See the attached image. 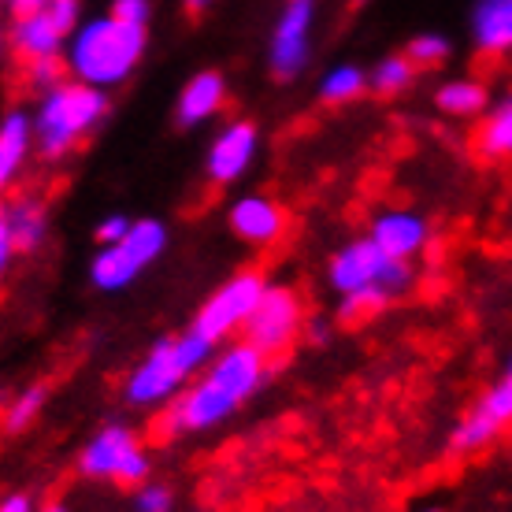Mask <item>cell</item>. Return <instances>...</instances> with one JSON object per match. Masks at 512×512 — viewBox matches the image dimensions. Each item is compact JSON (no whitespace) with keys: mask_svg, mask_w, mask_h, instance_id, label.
I'll return each mask as SVG.
<instances>
[{"mask_svg":"<svg viewBox=\"0 0 512 512\" xmlns=\"http://www.w3.org/2000/svg\"><path fill=\"white\" fill-rule=\"evenodd\" d=\"M264 379H268V357L256 346H249L245 338L227 342L223 349H216L205 372L167 405L164 431L175 438L212 431L231 420L249 397L260 394Z\"/></svg>","mask_w":512,"mask_h":512,"instance_id":"6da1fadb","label":"cell"},{"mask_svg":"<svg viewBox=\"0 0 512 512\" xmlns=\"http://www.w3.org/2000/svg\"><path fill=\"white\" fill-rule=\"evenodd\" d=\"M327 282L342 301V316L379 312L412 286V264L390 256L364 234L331 256Z\"/></svg>","mask_w":512,"mask_h":512,"instance_id":"7a4b0ae2","label":"cell"},{"mask_svg":"<svg viewBox=\"0 0 512 512\" xmlns=\"http://www.w3.org/2000/svg\"><path fill=\"white\" fill-rule=\"evenodd\" d=\"M145 26L123 23L116 15H93L78 26L64 49L67 75L97 86V90H116L138 71L145 56Z\"/></svg>","mask_w":512,"mask_h":512,"instance_id":"3957f363","label":"cell"},{"mask_svg":"<svg viewBox=\"0 0 512 512\" xmlns=\"http://www.w3.org/2000/svg\"><path fill=\"white\" fill-rule=\"evenodd\" d=\"M216 357V342L197 327L167 334L149 346V353L127 375V401L138 409H167Z\"/></svg>","mask_w":512,"mask_h":512,"instance_id":"277c9868","label":"cell"},{"mask_svg":"<svg viewBox=\"0 0 512 512\" xmlns=\"http://www.w3.org/2000/svg\"><path fill=\"white\" fill-rule=\"evenodd\" d=\"M104 116H108V90L86 86L78 78H64L60 86L41 93L34 104L38 153L45 160H64L101 127Z\"/></svg>","mask_w":512,"mask_h":512,"instance_id":"5b68a950","label":"cell"},{"mask_svg":"<svg viewBox=\"0 0 512 512\" xmlns=\"http://www.w3.org/2000/svg\"><path fill=\"white\" fill-rule=\"evenodd\" d=\"M167 249V227L160 219H134L130 231L112 245H101L90 264V279L97 290H127L153 268Z\"/></svg>","mask_w":512,"mask_h":512,"instance_id":"8992f818","label":"cell"},{"mask_svg":"<svg viewBox=\"0 0 512 512\" xmlns=\"http://www.w3.org/2000/svg\"><path fill=\"white\" fill-rule=\"evenodd\" d=\"M78 472L97 483H116V487H138L149 479V453L141 446V438L123 427L108 423L78 453Z\"/></svg>","mask_w":512,"mask_h":512,"instance_id":"52a82bcc","label":"cell"},{"mask_svg":"<svg viewBox=\"0 0 512 512\" xmlns=\"http://www.w3.org/2000/svg\"><path fill=\"white\" fill-rule=\"evenodd\" d=\"M264 290H268V279L260 271H238L208 294V301L193 316V327L208 334L216 346L219 342H234L245 331V323L253 320Z\"/></svg>","mask_w":512,"mask_h":512,"instance_id":"ba28073f","label":"cell"},{"mask_svg":"<svg viewBox=\"0 0 512 512\" xmlns=\"http://www.w3.org/2000/svg\"><path fill=\"white\" fill-rule=\"evenodd\" d=\"M78 0H49L30 15H12L8 45L23 64L38 60H64L71 34L78 30Z\"/></svg>","mask_w":512,"mask_h":512,"instance_id":"9c48e42d","label":"cell"},{"mask_svg":"<svg viewBox=\"0 0 512 512\" xmlns=\"http://www.w3.org/2000/svg\"><path fill=\"white\" fill-rule=\"evenodd\" d=\"M301 323H305V308H301V297L290 290V286H275L268 282V290L256 305L253 320L245 323L242 338L249 346H256L264 357H275L282 349L294 346V338L301 334Z\"/></svg>","mask_w":512,"mask_h":512,"instance_id":"30bf717a","label":"cell"},{"mask_svg":"<svg viewBox=\"0 0 512 512\" xmlns=\"http://www.w3.org/2000/svg\"><path fill=\"white\" fill-rule=\"evenodd\" d=\"M509 427H512V360L505 364V375H501L498 383L490 386L487 394L468 409V416L453 427L449 446H453V453H461V457H472V453H483L490 442H498Z\"/></svg>","mask_w":512,"mask_h":512,"instance_id":"8fae6325","label":"cell"},{"mask_svg":"<svg viewBox=\"0 0 512 512\" xmlns=\"http://www.w3.org/2000/svg\"><path fill=\"white\" fill-rule=\"evenodd\" d=\"M312 23H316V0H286L268 41L271 71L279 78H297L312 56Z\"/></svg>","mask_w":512,"mask_h":512,"instance_id":"7c38bea8","label":"cell"},{"mask_svg":"<svg viewBox=\"0 0 512 512\" xmlns=\"http://www.w3.org/2000/svg\"><path fill=\"white\" fill-rule=\"evenodd\" d=\"M260 153V130L249 119H234L219 130L205 153V171L216 186H231V182L245 179L249 167L256 164Z\"/></svg>","mask_w":512,"mask_h":512,"instance_id":"4fadbf2b","label":"cell"},{"mask_svg":"<svg viewBox=\"0 0 512 512\" xmlns=\"http://www.w3.org/2000/svg\"><path fill=\"white\" fill-rule=\"evenodd\" d=\"M49 238V208L38 197L8 201L0 212V264L8 268L15 256L38 253Z\"/></svg>","mask_w":512,"mask_h":512,"instance_id":"5bb4252c","label":"cell"},{"mask_svg":"<svg viewBox=\"0 0 512 512\" xmlns=\"http://www.w3.org/2000/svg\"><path fill=\"white\" fill-rule=\"evenodd\" d=\"M227 223H231V231L242 242L256 245V249H268L286 231V212H282L279 201H271L268 193H242L227 208Z\"/></svg>","mask_w":512,"mask_h":512,"instance_id":"9a60e30c","label":"cell"},{"mask_svg":"<svg viewBox=\"0 0 512 512\" xmlns=\"http://www.w3.org/2000/svg\"><path fill=\"white\" fill-rule=\"evenodd\" d=\"M368 238H372L379 249H386L397 260H416V256L427 249L431 242V227L420 212H409V208H386L372 219L368 227Z\"/></svg>","mask_w":512,"mask_h":512,"instance_id":"2e32d148","label":"cell"},{"mask_svg":"<svg viewBox=\"0 0 512 512\" xmlns=\"http://www.w3.org/2000/svg\"><path fill=\"white\" fill-rule=\"evenodd\" d=\"M38 153V130H34V112L12 108L0 119V182L12 186L23 175L26 160Z\"/></svg>","mask_w":512,"mask_h":512,"instance_id":"e0dca14e","label":"cell"},{"mask_svg":"<svg viewBox=\"0 0 512 512\" xmlns=\"http://www.w3.org/2000/svg\"><path fill=\"white\" fill-rule=\"evenodd\" d=\"M227 104V78L219 71H197V75L179 90L175 101V119L182 127H201L208 119H216Z\"/></svg>","mask_w":512,"mask_h":512,"instance_id":"ac0fdd59","label":"cell"},{"mask_svg":"<svg viewBox=\"0 0 512 512\" xmlns=\"http://www.w3.org/2000/svg\"><path fill=\"white\" fill-rule=\"evenodd\" d=\"M475 49L487 56L512 52V0H479L472 12Z\"/></svg>","mask_w":512,"mask_h":512,"instance_id":"d6986e66","label":"cell"},{"mask_svg":"<svg viewBox=\"0 0 512 512\" xmlns=\"http://www.w3.org/2000/svg\"><path fill=\"white\" fill-rule=\"evenodd\" d=\"M435 104L438 112L449 119H475V116H487L490 93L475 78H449V82H442L435 90Z\"/></svg>","mask_w":512,"mask_h":512,"instance_id":"ffe728a7","label":"cell"},{"mask_svg":"<svg viewBox=\"0 0 512 512\" xmlns=\"http://www.w3.org/2000/svg\"><path fill=\"white\" fill-rule=\"evenodd\" d=\"M479 153L487 160H512V93L487 108L479 123Z\"/></svg>","mask_w":512,"mask_h":512,"instance_id":"44dd1931","label":"cell"},{"mask_svg":"<svg viewBox=\"0 0 512 512\" xmlns=\"http://www.w3.org/2000/svg\"><path fill=\"white\" fill-rule=\"evenodd\" d=\"M364 90H372V75L357 64H334L331 71H323L320 78V101L323 104H349L364 97Z\"/></svg>","mask_w":512,"mask_h":512,"instance_id":"7402d4cb","label":"cell"},{"mask_svg":"<svg viewBox=\"0 0 512 512\" xmlns=\"http://www.w3.org/2000/svg\"><path fill=\"white\" fill-rule=\"evenodd\" d=\"M416 71H420V67L412 64L405 52H394V56H383L368 75H372L375 93H383V97H397V93H405L412 86Z\"/></svg>","mask_w":512,"mask_h":512,"instance_id":"603a6c76","label":"cell"},{"mask_svg":"<svg viewBox=\"0 0 512 512\" xmlns=\"http://www.w3.org/2000/svg\"><path fill=\"white\" fill-rule=\"evenodd\" d=\"M45 412V386H26L12 397L8 405V416H4V427L8 431H26L30 423H38V416Z\"/></svg>","mask_w":512,"mask_h":512,"instance_id":"cb8c5ba5","label":"cell"},{"mask_svg":"<svg viewBox=\"0 0 512 512\" xmlns=\"http://www.w3.org/2000/svg\"><path fill=\"white\" fill-rule=\"evenodd\" d=\"M405 56H409L420 71L423 67H438L449 56V41L442 38V34H416V38L405 45Z\"/></svg>","mask_w":512,"mask_h":512,"instance_id":"d4e9b609","label":"cell"},{"mask_svg":"<svg viewBox=\"0 0 512 512\" xmlns=\"http://www.w3.org/2000/svg\"><path fill=\"white\" fill-rule=\"evenodd\" d=\"M23 75H26V86L38 93H49L52 86H60L67 75V64L64 60H38V64H23Z\"/></svg>","mask_w":512,"mask_h":512,"instance_id":"484cf974","label":"cell"},{"mask_svg":"<svg viewBox=\"0 0 512 512\" xmlns=\"http://www.w3.org/2000/svg\"><path fill=\"white\" fill-rule=\"evenodd\" d=\"M175 509V494L164 483H141L138 494H134V512H171Z\"/></svg>","mask_w":512,"mask_h":512,"instance_id":"4316f807","label":"cell"},{"mask_svg":"<svg viewBox=\"0 0 512 512\" xmlns=\"http://www.w3.org/2000/svg\"><path fill=\"white\" fill-rule=\"evenodd\" d=\"M108 12L123 19V23H134V26H149V15H153V4L149 0H112V8Z\"/></svg>","mask_w":512,"mask_h":512,"instance_id":"83f0119b","label":"cell"},{"mask_svg":"<svg viewBox=\"0 0 512 512\" xmlns=\"http://www.w3.org/2000/svg\"><path fill=\"white\" fill-rule=\"evenodd\" d=\"M130 223H134V219H127V216H108V219H101V227H97V245L119 242V238H123V234L130 231Z\"/></svg>","mask_w":512,"mask_h":512,"instance_id":"f1b7e54d","label":"cell"},{"mask_svg":"<svg viewBox=\"0 0 512 512\" xmlns=\"http://www.w3.org/2000/svg\"><path fill=\"white\" fill-rule=\"evenodd\" d=\"M0 512H38V505H34L30 494H8L0 501Z\"/></svg>","mask_w":512,"mask_h":512,"instance_id":"f546056e","label":"cell"},{"mask_svg":"<svg viewBox=\"0 0 512 512\" xmlns=\"http://www.w3.org/2000/svg\"><path fill=\"white\" fill-rule=\"evenodd\" d=\"M49 0H8V12L12 15H30V12H38V8H45Z\"/></svg>","mask_w":512,"mask_h":512,"instance_id":"4dcf8cb0","label":"cell"},{"mask_svg":"<svg viewBox=\"0 0 512 512\" xmlns=\"http://www.w3.org/2000/svg\"><path fill=\"white\" fill-rule=\"evenodd\" d=\"M38 512H71L67 505H60V501H49V505H41Z\"/></svg>","mask_w":512,"mask_h":512,"instance_id":"1f68e13d","label":"cell"},{"mask_svg":"<svg viewBox=\"0 0 512 512\" xmlns=\"http://www.w3.org/2000/svg\"><path fill=\"white\" fill-rule=\"evenodd\" d=\"M186 4H190V8H208L212 0H186Z\"/></svg>","mask_w":512,"mask_h":512,"instance_id":"d6a6232c","label":"cell"},{"mask_svg":"<svg viewBox=\"0 0 512 512\" xmlns=\"http://www.w3.org/2000/svg\"><path fill=\"white\" fill-rule=\"evenodd\" d=\"M427 512H438V509H427Z\"/></svg>","mask_w":512,"mask_h":512,"instance_id":"836d02e7","label":"cell"}]
</instances>
